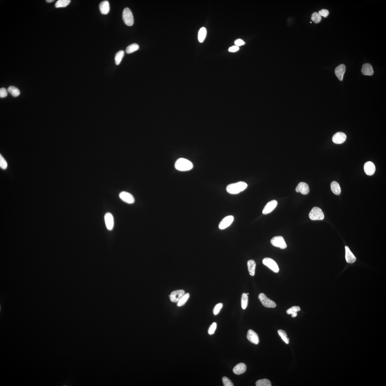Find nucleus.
Masks as SVG:
<instances>
[{
    "instance_id": "nucleus-1",
    "label": "nucleus",
    "mask_w": 386,
    "mask_h": 386,
    "mask_svg": "<svg viewBox=\"0 0 386 386\" xmlns=\"http://www.w3.org/2000/svg\"><path fill=\"white\" fill-rule=\"evenodd\" d=\"M247 187V184L246 182L240 181L228 185L226 190L229 194H237L245 190Z\"/></svg>"
},
{
    "instance_id": "nucleus-2",
    "label": "nucleus",
    "mask_w": 386,
    "mask_h": 386,
    "mask_svg": "<svg viewBox=\"0 0 386 386\" xmlns=\"http://www.w3.org/2000/svg\"><path fill=\"white\" fill-rule=\"evenodd\" d=\"M193 165L189 160L184 158H179L175 163V168L177 170L184 171L192 169Z\"/></svg>"
},
{
    "instance_id": "nucleus-3",
    "label": "nucleus",
    "mask_w": 386,
    "mask_h": 386,
    "mask_svg": "<svg viewBox=\"0 0 386 386\" xmlns=\"http://www.w3.org/2000/svg\"><path fill=\"white\" fill-rule=\"evenodd\" d=\"M122 18L124 23L128 26H131L134 24V18L132 12L130 9H124L122 13Z\"/></svg>"
},
{
    "instance_id": "nucleus-4",
    "label": "nucleus",
    "mask_w": 386,
    "mask_h": 386,
    "mask_svg": "<svg viewBox=\"0 0 386 386\" xmlns=\"http://www.w3.org/2000/svg\"><path fill=\"white\" fill-rule=\"evenodd\" d=\"M309 217L312 220H321L324 218V215L321 209L319 208L315 207L310 212Z\"/></svg>"
},
{
    "instance_id": "nucleus-5",
    "label": "nucleus",
    "mask_w": 386,
    "mask_h": 386,
    "mask_svg": "<svg viewBox=\"0 0 386 386\" xmlns=\"http://www.w3.org/2000/svg\"><path fill=\"white\" fill-rule=\"evenodd\" d=\"M258 298L262 304L265 307L275 308L276 306V304L274 301L267 297L266 295L262 293L259 294L258 296Z\"/></svg>"
},
{
    "instance_id": "nucleus-6",
    "label": "nucleus",
    "mask_w": 386,
    "mask_h": 386,
    "mask_svg": "<svg viewBox=\"0 0 386 386\" xmlns=\"http://www.w3.org/2000/svg\"><path fill=\"white\" fill-rule=\"evenodd\" d=\"M272 245L275 247L284 249L287 247V245L284 238L282 236H277L274 237L271 240Z\"/></svg>"
},
{
    "instance_id": "nucleus-7",
    "label": "nucleus",
    "mask_w": 386,
    "mask_h": 386,
    "mask_svg": "<svg viewBox=\"0 0 386 386\" xmlns=\"http://www.w3.org/2000/svg\"><path fill=\"white\" fill-rule=\"evenodd\" d=\"M263 264L268 267L275 273H277L279 271V268L278 265L275 261L272 258H265L263 259Z\"/></svg>"
},
{
    "instance_id": "nucleus-8",
    "label": "nucleus",
    "mask_w": 386,
    "mask_h": 386,
    "mask_svg": "<svg viewBox=\"0 0 386 386\" xmlns=\"http://www.w3.org/2000/svg\"><path fill=\"white\" fill-rule=\"evenodd\" d=\"M185 294V292L183 290H179L172 292L169 296L170 299L173 303L178 302L181 297Z\"/></svg>"
},
{
    "instance_id": "nucleus-9",
    "label": "nucleus",
    "mask_w": 386,
    "mask_h": 386,
    "mask_svg": "<svg viewBox=\"0 0 386 386\" xmlns=\"http://www.w3.org/2000/svg\"><path fill=\"white\" fill-rule=\"evenodd\" d=\"M234 220V217L232 215L227 216L223 219L219 225V228L223 230L228 227L231 224Z\"/></svg>"
},
{
    "instance_id": "nucleus-10",
    "label": "nucleus",
    "mask_w": 386,
    "mask_h": 386,
    "mask_svg": "<svg viewBox=\"0 0 386 386\" xmlns=\"http://www.w3.org/2000/svg\"><path fill=\"white\" fill-rule=\"evenodd\" d=\"M119 197L122 201L129 204H133L135 201L132 194L126 191L120 192L119 194Z\"/></svg>"
},
{
    "instance_id": "nucleus-11",
    "label": "nucleus",
    "mask_w": 386,
    "mask_h": 386,
    "mask_svg": "<svg viewBox=\"0 0 386 386\" xmlns=\"http://www.w3.org/2000/svg\"><path fill=\"white\" fill-rule=\"evenodd\" d=\"M346 136L344 133L338 132L336 133L332 138V141L335 144H342L345 142Z\"/></svg>"
},
{
    "instance_id": "nucleus-12",
    "label": "nucleus",
    "mask_w": 386,
    "mask_h": 386,
    "mask_svg": "<svg viewBox=\"0 0 386 386\" xmlns=\"http://www.w3.org/2000/svg\"><path fill=\"white\" fill-rule=\"evenodd\" d=\"M104 220L107 228L108 230L111 231L112 230L114 222L113 215L110 213H107L105 215Z\"/></svg>"
},
{
    "instance_id": "nucleus-13",
    "label": "nucleus",
    "mask_w": 386,
    "mask_h": 386,
    "mask_svg": "<svg viewBox=\"0 0 386 386\" xmlns=\"http://www.w3.org/2000/svg\"><path fill=\"white\" fill-rule=\"evenodd\" d=\"M277 205V202L275 200L270 201L263 208V214L266 215L271 213L276 207Z\"/></svg>"
},
{
    "instance_id": "nucleus-14",
    "label": "nucleus",
    "mask_w": 386,
    "mask_h": 386,
    "mask_svg": "<svg viewBox=\"0 0 386 386\" xmlns=\"http://www.w3.org/2000/svg\"><path fill=\"white\" fill-rule=\"evenodd\" d=\"M376 168L374 164L371 161L366 162L364 165V170L365 173L368 176L373 175L375 171Z\"/></svg>"
},
{
    "instance_id": "nucleus-15",
    "label": "nucleus",
    "mask_w": 386,
    "mask_h": 386,
    "mask_svg": "<svg viewBox=\"0 0 386 386\" xmlns=\"http://www.w3.org/2000/svg\"><path fill=\"white\" fill-rule=\"evenodd\" d=\"M247 338L250 342L253 344L257 345L259 343V339L258 336V334L252 330L250 329L248 330Z\"/></svg>"
},
{
    "instance_id": "nucleus-16",
    "label": "nucleus",
    "mask_w": 386,
    "mask_h": 386,
    "mask_svg": "<svg viewBox=\"0 0 386 386\" xmlns=\"http://www.w3.org/2000/svg\"><path fill=\"white\" fill-rule=\"evenodd\" d=\"M296 191L303 194H307L309 192L310 189L308 184L304 182L300 183L296 187Z\"/></svg>"
},
{
    "instance_id": "nucleus-17",
    "label": "nucleus",
    "mask_w": 386,
    "mask_h": 386,
    "mask_svg": "<svg viewBox=\"0 0 386 386\" xmlns=\"http://www.w3.org/2000/svg\"><path fill=\"white\" fill-rule=\"evenodd\" d=\"M345 70V65L344 64H341L336 67L335 70V74L340 81H342Z\"/></svg>"
},
{
    "instance_id": "nucleus-18",
    "label": "nucleus",
    "mask_w": 386,
    "mask_h": 386,
    "mask_svg": "<svg viewBox=\"0 0 386 386\" xmlns=\"http://www.w3.org/2000/svg\"><path fill=\"white\" fill-rule=\"evenodd\" d=\"M361 72L364 75L371 76L374 74L373 67L369 63H365L363 65Z\"/></svg>"
},
{
    "instance_id": "nucleus-19",
    "label": "nucleus",
    "mask_w": 386,
    "mask_h": 386,
    "mask_svg": "<svg viewBox=\"0 0 386 386\" xmlns=\"http://www.w3.org/2000/svg\"><path fill=\"white\" fill-rule=\"evenodd\" d=\"M246 370V366L244 363H240L234 367L233 371L236 374L239 375L243 374Z\"/></svg>"
},
{
    "instance_id": "nucleus-20",
    "label": "nucleus",
    "mask_w": 386,
    "mask_h": 386,
    "mask_svg": "<svg viewBox=\"0 0 386 386\" xmlns=\"http://www.w3.org/2000/svg\"><path fill=\"white\" fill-rule=\"evenodd\" d=\"M345 249V258L346 262L348 263H353L356 261V258L352 252H351L348 246H346Z\"/></svg>"
},
{
    "instance_id": "nucleus-21",
    "label": "nucleus",
    "mask_w": 386,
    "mask_h": 386,
    "mask_svg": "<svg viewBox=\"0 0 386 386\" xmlns=\"http://www.w3.org/2000/svg\"><path fill=\"white\" fill-rule=\"evenodd\" d=\"M101 12L103 15H107L110 11V7L109 2L105 1H102L99 5Z\"/></svg>"
},
{
    "instance_id": "nucleus-22",
    "label": "nucleus",
    "mask_w": 386,
    "mask_h": 386,
    "mask_svg": "<svg viewBox=\"0 0 386 386\" xmlns=\"http://www.w3.org/2000/svg\"><path fill=\"white\" fill-rule=\"evenodd\" d=\"M247 265L250 275L254 276L256 266L255 262L252 260H249L247 262Z\"/></svg>"
},
{
    "instance_id": "nucleus-23",
    "label": "nucleus",
    "mask_w": 386,
    "mask_h": 386,
    "mask_svg": "<svg viewBox=\"0 0 386 386\" xmlns=\"http://www.w3.org/2000/svg\"><path fill=\"white\" fill-rule=\"evenodd\" d=\"M331 189L334 194L336 195H339L341 192V189L338 183L334 181L331 184Z\"/></svg>"
},
{
    "instance_id": "nucleus-24",
    "label": "nucleus",
    "mask_w": 386,
    "mask_h": 386,
    "mask_svg": "<svg viewBox=\"0 0 386 386\" xmlns=\"http://www.w3.org/2000/svg\"><path fill=\"white\" fill-rule=\"evenodd\" d=\"M206 34L207 30L206 28L204 27H202L200 29L199 34H198V39H199L200 42L202 43L204 42L206 37Z\"/></svg>"
},
{
    "instance_id": "nucleus-25",
    "label": "nucleus",
    "mask_w": 386,
    "mask_h": 386,
    "mask_svg": "<svg viewBox=\"0 0 386 386\" xmlns=\"http://www.w3.org/2000/svg\"><path fill=\"white\" fill-rule=\"evenodd\" d=\"M300 311L299 306H293L289 308L287 311L288 314H292V318H295L297 315V312Z\"/></svg>"
},
{
    "instance_id": "nucleus-26",
    "label": "nucleus",
    "mask_w": 386,
    "mask_h": 386,
    "mask_svg": "<svg viewBox=\"0 0 386 386\" xmlns=\"http://www.w3.org/2000/svg\"><path fill=\"white\" fill-rule=\"evenodd\" d=\"M7 91L12 96L14 97L18 96L20 94V91L15 86H11L8 88Z\"/></svg>"
},
{
    "instance_id": "nucleus-27",
    "label": "nucleus",
    "mask_w": 386,
    "mask_h": 386,
    "mask_svg": "<svg viewBox=\"0 0 386 386\" xmlns=\"http://www.w3.org/2000/svg\"><path fill=\"white\" fill-rule=\"evenodd\" d=\"M124 54H125V52L123 50L118 51L116 53L115 56V61L116 65H118L120 64L124 57Z\"/></svg>"
},
{
    "instance_id": "nucleus-28",
    "label": "nucleus",
    "mask_w": 386,
    "mask_h": 386,
    "mask_svg": "<svg viewBox=\"0 0 386 386\" xmlns=\"http://www.w3.org/2000/svg\"><path fill=\"white\" fill-rule=\"evenodd\" d=\"M70 2V0H59L55 4L56 8H63L68 6Z\"/></svg>"
},
{
    "instance_id": "nucleus-29",
    "label": "nucleus",
    "mask_w": 386,
    "mask_h": 386,
    "mask_svg": "<svg viewBox=\"0 0 386 386\" xmlns=\"http://www.w3.org/2000/svg\"><path fill=\"white\" fill-rule=\"evenodd\" d=\"M248 303V296L245 293H243L241 297V307L243 309H245L247 308Z\"/></svg>"
},
{
    "instance_id": "nucleus-30",
    "label": "nucleus",
    "mask_w": 386,
    "mask_h": 386,
    "mask_svg": "<svg viewBox=\"0 0 386 386\" xmlns=\"http://www.w3.org/2000/svg\"><path fill=\"white\" fill-rule=\"evenodd\" d=\"M189 297V294L187 293L186 294L184 295L183 296L181 297L178 302H177V305L178 307H181L184 305Z\"/></svg>"
},
{
    "instance_id": "nucleus-31",
    "label": "nucleus",
    "mask_w": 386,
    "mask_h": 386,
    "mask_svg": "<svg viewBox=\"0 0 386 386\" xmlns=\"http://www.w3.org/2000/svg\"><path fill=\"white\" fill-rule=\"evenodd\" d=\"M139 46L136 44H134L130 45L127 46L126 49V52L128 54H130L137 51L139 49Z\"/></svg>"
},
{
    "instance_id": "nucleus-32",
    "label": "nucleus",
    "mask_w": 386,
    "mask_h": 386,
    "mask_svg": "<svg viewBox=\"0 0 386 386\" xmlns=\"http://www.w3.org/2000/svg\"><path fill=\"white\" fill-rule=\"evenodd\" d=\"M256 385L257 386H271V384L269 380L264 379L257 381Z\"/></svg>"
},
{
    "instance_id": "nucleus-33",
    "label": "nucleus",
    "mask_w": 386,
    "mask_h": 386,
    "mask_svg": "<svg viewBox=\"0 0 386 386\" xmlns=\"http://www.w3.org/2000/svg\"><path fill=\"white\" fill-rule=\"evenodd\" d=\"M278 333L279 336L281 337L282 340L285 342V343L289 344V339L287 337V334L286 332L283 330H279L278 331Z\"/></svg>"
},
{
    "instance_id": "nucleus-34",
    "label": "nucleus",
    "mask_w": 386,
    "mask_h": 386,
    "mask_svg": "<svg viewBox=\"0 0 386 386\" xmlns=\"http://www.w3.org/2000/svg\"><path fill=\"white\" fill-rule=\"evenodd\" d=\"M311 20L315 23H318L321 21V17L317 12L313 13L311 17Z\"/></svg>"
},
{
    "instance_id": "nucleus-35",
    "label": "nucleus",
    "mask_w": 386,
    "mask_h": 386,
    "mask_svg": "<svg viewBox=\"0 0 386 386\" xmlns=\"http://www.w3.org/2000/svg\"><path fill=\"white\" fill-rule=\"evenodd\" d=\"M223 304H222V303H220L217 304L215 306L214 308H213V314L215 315H218L219 313H220V312L221 311V310L222 309V308H223Z\"/></svg>"
},
{
    "instance_id": "nucleus-36",
    "label": "nucleus",
    "mask_w": 386,
    "mask_h": 386,
    "mask_svg": "<svg viewBox=\"0 0 386 386\" xmlns=\"http://www.w3.org/2000/svg\"><path fill=\"white\" fill-rule=\"evenodd\" d=\"M0 167L3 169H6L7 167V163L1 154L0 155Z\"/></svg>"
},
{
    "instance_id": "nucleus-37",
    "label": "nucleus",
    "mask_w": 386,
    "mask_h": 386,
    "mask_svg": "<svg viewBox=\"0 0 386 386\" xmlns=\"http://www.w3.org/2000/svg\"><path fill=\"white\" fill-rule=\"evenodd\" d=\"M217 328V324L216 323H213L210 326L209 329L208 330V333L210 335H213L214 334Z\"/></svg>"
},
{
    "instance_id": "nucleus-38",
    "label": "nucleus",
    "mask_w": 386,
    "mask_h": 386,
    "mask_svg": "<svg viewBox=\"0 0 386 386\" xmlns=\"http://www.w3.org/2000/svg\"><path fill=\"white\" fill-rule=\"evenodd\" d=\"M223 383L224 386H234L233 383L231 381L230 379L226 377H224L223 378Z\"/></svg>"
},
{
    "instance_id": "nucleus-39",
    "label": "nucleus",
    "mask_w": 386,
    "mask_h": 386,
    "mask_svg": "<svg viewBox=\"0 0 386 386\" xmlns=\"http://www.w3.org/2000/svg\"><path fill=\"white\" fill-rule=\"evenodd\" d=\"M318 13L319 14L320 16L323 17L325 18H327L328 16L329 12L327 10L323 9L319 12Z\"/></svg>"
},
{
    "instance_id": "nucleus-40",
    "label": "nucleus",
    "mask_w": 386,
    "mask_h": 386,
    "mask_svg": "<svg viewBox=\"0 0 386 386\" xmlns=\"http://www.w3.org/2000/svg\"><path fill=\"white\" fill-rule=\"evenodd\" d=\"M7 91L4 88L1 89H0V97L2 98L6 97L8 95Z\"/></svg>"
},
{
    "instance_id": "nucleus-41",
    "label": "nucleus",
    "mask_w": 386,
    "mask_h": 386,
    "mask_svg": "<svg viewBox=\"0 0 386 386\" xmlns=\"http://www.w3.org/2000/svg\"><path fill=\"white\" fill-rule=\"evenodd\" d=\"M234 44H235L236 46L239 47V46L244 45L245 44V43L242 39H238L235 41V42H234Z\"/></svg>"
},
{
    "instance_id": "nucleus-42",
    "label": "nucleus",
    "mask_w": 386,
    "mask_h": 386,
    "mask_svg": "<svg viewBox=\"0 0 386 386\" xmlns=\"http://www.w3.org/2000/svg\"><path fill=\"white\" fill-rule=\"evenodd\" d=\"M239 49V46H231V47L229 48L228 51L229 52H237V51H238Z\"/></svg>"
},
{
    "instance_id": "nucleus-43",
    "label": "nucleus",
    "mask_w": 386,
    "mask_h": 386,
    "mask_svg": "<svg viewBox=\"0 0 386 386\" xmlns=\"http://www.w3.org/2000/svg\"><path fill=\"white\" fill-rule=\"evenodd\" d=\"M46 2L47 3H50L53 2V1H54V0H46Z\"/></svg>"
},
{
    "instance_id": "nucleus-44",
    "label": "nucleus",
    "mask_w": 386,
    "mask_h": 386,
    "mask_svg": "<svg viewBox=\"0 0 386 386\" xmlns=\"http://www.w3.org/2000/svg\"><path fill=\"white\" fill-rule=\"evenodd\" d=\"M249 293H248L247 294V295H249Z\"/></svg>"
}]
</instances>
